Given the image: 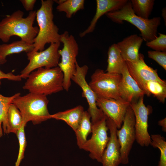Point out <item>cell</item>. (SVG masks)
Here are the masks:
<instances>
[{
    "label": "cell",
    "mask_w": 166,
    "mask_h": 166,
    "mask_svg": "<svg viewBox=\"0 0 166 166\" xmlns=\"http://www.w3.org/2000/svg\"><path fill=\"white\" fill-rule=\"evenodd\" d=\"M130 102L122 100H116L97 96V104L104 114L112 120L120 129L123 124L124 117Z\"/></svg>",
    "instance_id": "obj_14"
},
{
    "label": "cell",
    "mask_w": 166,
    "mask_h": 166,
    "mask_svg": "<svg viewBox=\"0 0 166 166\" xmlns=\"http://www.w3.org/2000/svg\"><path fill=\"white\" fill-rule=\"evenodd\" d=\"M121 75L119 93L121 99L131 103L134 99L139 98L145 94L130 74L125 62Z\"/></svg>",
    "instance_id": "obj_16"
},
{
    "label": "cell",
    "mask_w": 166,
    "mask_h": 166,
    "mask_svg": "<svg viewBox=\"0 0 166 166\" xmlns=\"http://www.w3.org/2000/svg\"><path fill=\"white\" fill-rule=\"evenodd\" d=\"M159 35L154 39L147 42L146 45L154 51H166V35L158 33Z\"/></svg>",
    "instance_id": "obj_30"
},
{
    "label": "cell",
    "mask_w": 166,
    "mask_h": 166,
    "mask_svg": "<svg viewBox=\"0 0 166 166\" xmlns=\"http://www.w3.org/2000/svg\"><path fill=\"white\" fill-rule=\"evenodd\" d=\"M20 95L14 98L12 103L19 110L23 124L26 125L31 121L36 124L51 119L46 96L31 93L22 96Z\"/></svg>",
    "instance_id": "obj_5"
},
{
    "label": "cell",
    "mask_w": 166,
    "mask_h": 166,
    "mask_svg": "<svg viewBox=\"0 0 166 166\" xmlns=\"http://www.w3.org/2000/svg\"><path fill=\"white\" fill-rule=\"evenodd\" d=\"M22 88L29 93L47 96L62 91L63 74L58 66L42 67L29 74Z\"/></svg>",
    "instance_id": "obj_2"
},
{
    "label": "cell",
    "mask_w": 166,
    "mask_h": 166,
    "mask_svg": "<svg viewBox=\"0 0 166 166\" xmlns=\"http://www.w3.org/2000/svg\"><path fill=\"white\" fill-rule=\"evenodd\" d=\"M145 88L147 96L152 94L160 102H164L166 98V85L156 81H149L146 83Z\"/></svg>",
    "instance_id": "obj_27"
},
{
    "label": "cell",
    "mask_w": 166,
    "mask_h": 166,
    "mask_svg": "<svg viewBox=\"0 0 166 166\" xmlns=\"http://www.w3.org/2000/svg\"><path fill=\"white\" fill-rule=\"evenodd\" d=\"M36 14L35 10L31 11L24 18V12L19 10L6 17L0 22V39L6 43L11 37L16 36L28 43L33 44L39 31L38 28L33 26Z\"/></svg>",
    "instance_id": "obj_1"
},
{
    "label": "cell",
    "mask_w": 166,
    "mask_h": 166,
    "mask_svg": "<svg viewBox=\"0 0 166 166\" xmlns=\"http://www.w3.org/2000/svg\"><path fill=\"white\" fill-rule=\"evenodd\" d=\"M143 97L137 101H132L130 106L135 117L136 140L141 146H148L151 141V136L148 131V116L152 112L150 106H146L144 102Z\"/></svg>",
    "instance_id": "obj_12"
},
{
    "label": "cell",
    "mask_w": 166,
    "mask_h": 166,
    "mask_svg": "<svg viewBox=\"0 0 166 166\" xmlns=\"http://www.w3.org/2000/svg\"><path fill=\"white\" fill-rule=\"evenodd\" d=\"M106 116L97 122L92 124L91 138L87 140L81 149L89 152V157L101 163L104 152L109 141V130L106 121Z\"/></svg>",
    "instance_id": "obj_9"
},
{
    "label": "cell",
    "mask_w": 166,
    "mask_h": 166,
    "mask_svg": "<svg viewBox=\"0 0 166 166\" xmlns=\"http://www.w3.org/2000/svg\"><path fill=\"white\" fill-rule=\"evenodd\" d=\"M148 55L149 58L155 60L166 70V52L149 50Z\"/></svg>",
    "instance_id": "obj_31"
},
{
    "label": "cell",
    "mask_w": 166,
    "mask_h": 166,
    "mask_svg": "<svg viewBox=\"0 0 166 166\" xmlns=\"http://www.w3.org/2000/svg\"><path fill=\"white\" fill-rule=\"evenodd\" d=\"M135 119L131 107H128L122 125L117 134L120 146L121 164H126L129 162V156L132 145L136 140Z\"/></svg>",
    "instance_id": "obj_11"
},
{
    "label": "cell",
    "mask_w": 166,
    "mask_h": 166,
    "mask_svg": "<svg viewBox=\"0 0 166 166\" xmlns=\"http://www.w3.org/2000/svg\"><path fill=\"white\" fill-rule=\"evenodd\" d=\"M23 124L19 110L14 104L11 103L7 114V134L13 133L16 134Z\"/></svg>",
    "instance_id": "obj_23"
},
{
    "label": "cell",
    "mask_w": 166,
    "mask_h": 166,
    "mask_svg": "<svg viewBox=\"0 0 166 166\" xmlns=\"http://www.w3.org/2000/svg\"><path fill=\"white\" fill-rule=\"evenodd\" d=\"M26 126L25 124H23L16 134L19 141V150L15 166H20V163L24 157V152L27 144L25 132V127Z\"/></svg>",
    "instance_id": "obj_29"
},
{
    "label": "cell",
    "mask_w": 166,
    "mask_h": 166,
    "mask_svg": "<svg viewBox=\"0 0 166 166\" xmlns=\"http://www.w3.org/2000/svg\"><path fill=\"white\" fill-rule=\"evenodd\" d=\"M106 16L112 21L121 24L126 21L136 27L141 33L144 40L152 41L157 37V28L161 23V18L155 17L145 19L136 15L132 8L130 1L119 10L107 13Z\"/></svg>",
    "instance_id": "obj_4"
},
{
    "label": "cell",
    "mask_w": 166,
    "mask_h": 166,
    "mask_svg": "<svg viewBox=\"0 0 166 166\" xmlns=\"http://www.w3.org/2000/svg\"><path fill=\"white\" fill-rule=\"evenodd\" d=\"M162 16L163 17L164 20H166V9L163 8L162 10Z\"/></svg>",
    "instance_id": "obj_35"
},
{
    "label": "cell",
    "mask_w": 166,
    "mask_h": 166,
    "mask_svg": "<svg viewBox=\"0 0 166 166\" xmlns=\"http://www.w3.org/2000/svg\"><path fill=\"white\" fill-rule=\"evenodd\" d=\"M121 74L105 72L97 69L92 74L89 85L98 97L122 100L119 93Z\"/></svg>",
    "instance_id": "obj_7"
},
{
    "label": "cell",
    "mask_w": 166,
    "mask_h": 166,
    "mask_svg": "<svg viewBox=\"0 0 166 166\" xmlns=\"http://www.w3.org/2000/svg\"><path fill=\"white\" fill-rule=\"evenodd\" d=\"M107 72L121 74L125 61L117 44L110 46L108 51Z\"/></svg>",
    "instance_id": "obj_21"
},
{
    "label": "cell",
    "mask_w": 166,
    "mask_h": 166,
    "mask_svg": "<svg viewBox=\"0 0 166 166\" xmlns=\"http://www.w3.org/2000/svg\"><path fill=\"white\" fill-rule=\"evenodd\" d=\"M91 117L88 111H84L80 124L74 132L77 144L80 149L87 140V137L92 132V123Z\"/></svg>",
    "instance_id": "obj_22"
},
{
    "label": "cell",
    "mask_w": 166,
    "mask_h": 166,
    "mask_svg": "<svg viewBox=\"0 0 166 166\" xmlns=\"http://www.w3.org/2000/svg\"><path fill=\"white\" fill-rule=\"evenodd\" d=\"M76 65V71L72 80L81 89L82 97L86 98L89 105L88 112L90 116L91 123L93 124L101 119L105 115L97 105V95L86 80L85 77L89 69L88 66L86 65L80 66L77 62Z\"/></svg>",
    "instance_id": "obj_10"
},
{
    "label": "cell",
    "mask_w": 166,
    "mask_h": 166,
    "mask_svg": "<svg viewBox=\"0 0 166 166\" xmlns=\"http://www.w3.org/2000/svg\"><path fill=\"white\" fill-rule=\"evenodd\" d=\"M144 41L142 37L134 34L117 43L125 61L135 62L139 59V49Z\"/></svg>",
    "instance_id": "obj_18"
},
{
    "label": "cell",
    "mask_w": 166,
    "mask_h": 166,
    "mask_svg": "<svg viewBox=\"0 0 166 166\" xmlns=\"http://www.w3.org/2000/svg\"><path fill=\"white\" fill-rule=\"evenodd\" d=\"M84 111L83 107L79 105L71 109L51 115V118L64 121L75 132L80 124Z\"/></svg>",
    "instance_id": "obj_19"
},
{
    "label": "cell",
    "mask_w": 166,
    "mask_h": 166,
    "mask_svg": "<svg viewBox=\"0 0 166 166\" xmlns=\"http://www.w3.org/2000/svg\"><path fill=\"white\" fill-rule=\"evenodd\" d=\"M132 9L137 16L145 19L149 17L152 10L154 0H131Z\"/></svg>",
    "instance_id": "obj_25"
},
{
    "label": "cell",
    "mask_w": 166,
    "mask_h": 166,
    "mask_svg": "<svg viewBox=\"0 0 166 166\" xmlns=\"http://www.w3.org/2000/svg\"><path fill=\"white\" fill-rule=\"evenodd\" d=\"M84 0H64L58 4L56 9L58 11L65 13L66 17L69 18L78 11L84 7Z\"/></svg>",
    "instance_id": "obj_26"
},
{
    "label": "cell",
    "mask_w": 166,
    "mask_h": 166,
    "mask_svg": "<svg viewBox=\"0 0 166 166\" xmlns=\"http://www.w3.org/2000/svg\"><path fill=\"white\" fill-rule=\"evenodd\" d=\"M3 79L14 81H20L22 79L20 75H15L12 72L6 73L0 70V89L1 85V80Z\"/></svg>",
    "instance_id": "obj_32"
},
{
    "label": "cell",
    "mask_w": 166,
    "mask_h": 166,
    "mask_svg": "<svg viewBox=\"0 0 166 166\" xmlns=\"http://www.w3.org/2000/svg\"><path fill=\"white\" fill-rule=\"evenodd\" d=\"M34 49L33 44H30L21 40L8 44L0 45V64L6 62V58L8 55L23 52L27 53L31 52Z\"/></svg>",
    "instance_id": "obj_20"
},
{
    "label": "cell",
    "mask_w": 166,
    "mask_h": 166,
    "mask_svg": "<svg viewBox=\"0 0 166 166\" xmlns=\"http://www.w3.org/2000/svg\"><path fill=\"white\" fill-rule=\"evenodd\" d=\"M60 42L63 43V47L58 50L61 59L58 66L63 74V89L68 91L71 85L72 77L76 71L79 47L74 37L66 31L61 34Z\"/></svg>",
    "instance_id": "obj_6"
},
{
    "label": "cell",
    "mask_w": 166,
    "mask_h": 166,
    "mask_svg": "<svg viewBox=\"0 0 166 166\" xmlns=\"http://www.w3.org/2000/svg\"><path fill=\"white\" fill-rule=\"evenodd\" d=\"M60 42L51 44L46 49L33 53H27L29 62L21 71L22 78L26 79L33 71L42 68H52L58 66L60 57L58 53Z\"/></svg>",
    "instance_id": "obj_8"
},
{
    "label": "cell",
    "mask_w": 166,
    "mask_h": 166,
    "mask_svg": "<svg viewBox=\"0 0 166 166\" xmlns=\"http://www.w3.org/2000/svg\"><path fill=\"white\" fill-rule=\"evenodd\" d=\"M143 55L139 53V58L137 61L125 62L130 74L147 95L145 85L147 82L156 81L164 85H166V83L159 77L156 69H154L146 64Z\"/></svg>",
    "instance_id": "obj_13"
},
{
    "label": "cell",
    "mask_w": 166,
    "mask_h": 166,
    "mask_svg": "<svg viewBox=\"0 0 166 166\" xmlns=\"http://www.w3.org/2000/svg\"><path fill=\"white\" fill-rule=\"evenodd\" d=\"M24 8L27 11H32L36 2V0H21Z\"/></svg>",
    "instance_id": "obj_33"
},
{
    "label": "cell",
    "mask_w": 166,
    "mask_h": 166,
    "mask_svg": "<svg viewBox=\"0 0 166 166\" xmlns=\"http://www.w3.org/2000/svg\"><path fill=\"white\" fill-rule=\"evenodd\" d=\"M106 118L110 136L102 155L101 163L102 166H118L121 163V159L120 146L117 134V128L112 120L106 116Z\"/></svg>",
    "instance_id": "obj_15"
},
{
    "label": "cell",
    "mask_w": 166,
    "mask_h": 166,
    "mask_svg": "<svg viewBox=\"0 0 166 166\" xmlns=\"http://www.w3.org/2000/svg\"><path fill=\"white\" fill-rule=\"evenodd\" d=\"M159 125L162 127V130L164 132L166 131V117L160 120L158 122Z\"/></svg>",
    "instance_id": "obj_34"
},
{
    "label": "cell",
    "mask_w": 166,
    "mask_h": 166,
    "mask_svg": "<svg viewBox=\"0 0 166 166\" xmlns=\"http://www.w3.org/2000/svg\"><path fill=\"white\" fill-rule=\"evenodd\" d=\"M41 2V7L36 14L38 32L34 40V49L27 53L43 50L46 44L60 42L61 34H59V28L53 21V0H42Z\"/></svg>",
    "instance_id": "obj_3"
},
{
    "label": "cell",
    "mask_w": 166,
    "mask_h": 166,
    "mask_svg": "<svg viewBox=\"0 0 166 166\" xmlns=\"http://www.w3.org/2000/svg\"><path fill=\"white\" fill-rule=\"evenodd\" d=\"M150 145L158 148L160 152V157L158 166H166V141L165 139L160 134H153L151 136Z\"/></svg>",
    "instance_id": "obj_28"
},
{
    "label": "cell",
    "mask_w": 166,
    "mask_h": 166,
    "mask_svg": "<svg viewBox=\"0 0 166 166\" xmlns=\"http://www.w3.org/2000/svg\"><path fill=\"white\" fill-rule=\"evenodd\" d=\"M20 94L18 93L10 97H5L0 94V137L3 135L2 128L4 133L7 134V114L9 106L14 98Z\"/></svg>",
    "instance_id": "obj_24"
},
{
    "label": "cell",
    "mask_w": 166,
    "mask_h": 166,
    "mask_svg": "<svg viewBox=\"0 0 166 166\" xmlns=\"http://www.w3.org/2000/svg\"><path fill=\"white\" fill-rule=\"evenodd\" d=\"M128 1V0H97L95 15L89 27L84 31L80 33L79 36L82 38L87 34L93 32L98 20L101 17L107 13L119 10Z\"/></svg>",
    "instance_id": "obj_17"
}]
</instances>
